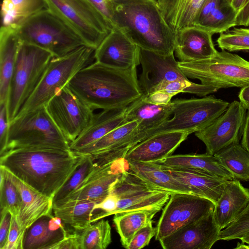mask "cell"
Masks as SVG:
<instances>
[{"mask_svg": "<svg viewBox=\"0 0 249 249\" xmlns=\"http://www.w3.org/2000/svg\"><path fill=\"white\" fill-rule=\"evenodd\" d=\"M86 155L60 149L19 148L0 156V165L38 192L53 199Z\"/></svg>", "mask_w": 249, "mask_h": 249, "instance_id": "6da1fadb", "label": "cell"}, {"mask_svg": "<svg viewBox=\"0 0 249 249\" xmlns=\"http://www.w3.org/2000/svg\"><path fill=\"white\" fill-rule=\"evenodd\" d=\"M67 85L93 110L124 107L142 95L136 68L119 70L96 61L79 70Z\"/></svg>", "mask_w": 249, "mask_h": 249, "instance_id": "7a4b0ae2", "label": "cell"}, {"mask_svg": "<svg viewBox=\"0 0 249 249\" xmlns=\"http://www.w3.org/2000/svg\"><path fill=\"white\" fill-rule=\"evenodd\" d=\"M111 1L114 28L140 48L164 55L174 53L175 33L165 20L157 0Z\"/></svg>", "mask_w": 249, "mask_h": 249, "instance_id": "3957f363", "label": "cell"}, {"mask_svg": "<svg viewBox=\"0 0 249 249\" xmlns=\"http://www.w3.org/2000/svg\"><path fill=\"white\" fill-rule=\"evenodd\" d=\"M171 103L173 117L137 135L130 143L132 147L142 141L161 133L186 131L192 134L201 130L224 113L230 104L214 96L178 99L171 101Z\"/></svg>", "mask_w": 249, "mask_h": 249, "instance_id": "277c9868", "label": "cell"}, {"mask_svg": "<svg viewBox=\"0 0 249 249\" xmlns=\"http://www.w3.org/2000/svg\"><path fill=\"white\" fill-rule=\"evenodd\" d=\"M21 42L32 44L62 56L86 45L80 36L47 8L16 27Z\"/></svg>", "mask_w": 249, "mask_h": 249, "instance_id": "5b68a950", "label": "cell"}, {"mask_svg": "<svg viewBox=\"0 0 249 249\" xmlns=\"http://www.w3.org/2000/svg\"><path fill=\"white\" fill-rule=\"evenodd\" d=\"M53 57L49 52L21 42L11 80L7 102L9 123L33 93Z\"/></svg>", "mask_w": 249, "mask_h": 249, "instance_id": "8992f818", "label": "cell"}, {"mask_svg": "<svg viewBox=\"0 0 249 249\" xmlns=\"http://www.w3.org/2000/svg\"><path fill=\"white\" fill-rule=\"evenodd\" d=\"M70 143L44 106L18 116L9 123L4 154L11 150L26 148L71 150Z\"/></svg>", "mask_w": 249, "mask_h": 249, "instance_id": "52a82bcc", "label": "cell"}, {"mask_svg": "<svg viewBox=\"0 0 249 249\" xmlns=\"http://www.w3.org/2000/svg\"><path fill=\"white\" fill-rule=\"evenodd\" d=\"M178 63L187 78L198 79L217 90L249 85V62L226 50L217 51L208 59Z\"/></svg>", "mask_w": 249, "mask_h": 249, "instance_id": "ba28073f", "label": "cell"}, {"mask_svg": "<svg viewBox=\"0 0 249 249\" xmlns=\"http://www.w3.org/2000/svg\"><path fill=\"white\" fill-rule=\"evenodd\" d=\"M95 50L83 45L64 56L53 57L38 85L17 117L45 106L79 70L93 62Z\"/></svg>", "mask_w": 249, "mask_h": 249, "instance_id": "9c48e42d", "label": "cell"}, {"mask_svg": "<svg viewBox=\"0 0 249 249\" xmlns=\"http://www.w3.org/2000/svg\"><path fill=\"white\" fill-rule=\"evenodd\" d=\"M47 8L70 26L86 45L96 49L111 31L88 0H44Z\"/></svg>", "mask_w": 249, "mask_h": 249, "instance_id": "30bf717a", "label": "cell"}, {"mask_svg": "<svg viewBox=\"0 0 249 249\" xmlns=\"http://www.w3.org/2000/svg\"><path fill=\"white\" fill-rule=\"evenodd\" d=\"M172 193L149 184L129 169L124 171L111 187L110 194L117 199V213L162 208Z\"/></svg>", "mask_w": 249, "mask_h": 249, "instance_id": "8fae6325", "label": "cell"}, {"mask_svg": "<svg viewBox=\"0 0 249 249\" xmlns=\"http://www.w3.org/2000/svg\"><path fill=\"white\" fill-rule=\"evenodd\" d=\"M214 207L212 201L196 195L172 193L156 227L155 239L159 241L197 221Z\"/></svg>", "mask_w": 249, "mask_h": 249, "instance_id": "7c38bea8", "label": "cell"}, {"mask_svg": "<svg viewBox=\"0 0 249 249\" xmlns=\"http://www.w3.org/2000/svg\"><path fill=\"white\" fill-rule=\"evenodd\" d=\"M45 107L54 124L70 142L79 135L93 114V110L67 84L55 93Z\"/></svg>", "mask_w": 249, "mask_h": 249, "instance_id": "4fadbf2b", "label": "cell"}, {"mask_svg": "<svg viewBox=\"0 0 249 249\" xmlns=\"http://www.w3.org/2000/svg\"><path fill=\"white\" fill-rule=\"evenodd\" d=\"M246 112L240 102L234 101L210 125L195 132L196 136L205 144L206 153L214 155L232 144L239 143Z\"/></svg>", "mask_w": 249, "mask_h": 249, "instance_id": "5bb4252c", "label": "cell"}, {"mask_svg": "<svg viewBox=\"0 0 249 249\" xmlns=\"http://www.w3.org/2000/svg\"><path fill=\"white\" fill-rule=\"evenodd\" d=\"M129 169L128 160L124 157L102 165L95 163L78 187L53 207L73 200H91L101 202L110 194L112 186L122 174Z\"/></svg>", "mask_w": 249, "mask_h": 249, "instance_id": "9a60e30c", "label": "cell"}, {"mask_svg": "<svg viewBox=\"0 0 249 249\" xmlns=\"http://www.w3.org/2000/svg\"><path fill=\"white\" fill-rule=\"evenodd\" d=\"M213 210L159 240L161 247L164 249H210L218 241L221 231Z\"/></svg>", "mask_w": 249, "mask_h": 249, "instance_id": "2e32d148", "label": "cell"}, {"mask_svg": "<svg viewBox=\"0 0 249 249\" xmlns=\"http://www.w3.org/2000/svg\"><path fill=\"white\" fill-rule=\"evenodd\" d=\"M140 61L142 71L138 81L143 95L154 92L156 87L164 82L188 79L174 53L164 55L140 48Z\"/></svg>", "mask_w": 249, "mask_h": 249, "instance_id": "e0dca14e", "label": "cell"}, {"mask_svg": "<svg viewBox=\"0 0 249 249\" xmlns=\"http://www.w3.org/2000/svg\"><path fill=\"white\" fill-rule=\"evenodd\" d=\"M140 48L123 32L115 28L95 49L96 61L119 70L137 68L140 65Z\"/></svg>", "mask_w": 249, "mask_h": 249, "instance_id": "ac0fdd59", "label": "cell"}, {"mask_svg": "<svg viewBox=\"0 0 249 249\" xmlns=\"http://www.w3.org/2000/svg\"><path fill=\"white\" fill-rule=\"evenodd\" d=\"M190 134L186 131H173L154 135L133 147L124 158L127 160L159 161L172 155Z\"/></svg>", "mask_w": 249, "mask_h": 249, "instance_id": "d6986e66", "label": "cell"}, {"mask_svg": "<svg viewBox=\"0 0 249 249\" xmlns=\"http://www.w3.org/2000/svg\"><path fill=\"white\" fill-rule=\"evenodd\" d=\"M212 35L196 26L175 33L174 53L179 62H189L210 58L217 53Z\"/></svg>", "mask_w": 249, "mask_h": 249, "instance_id": "ffe728a7", "label": "cell"}, {"mask_svg": "<svg viewBox=\"0 0 249 249\" xmlns=\"http://www.w3.org/2000/svg\"><path fill=\"white\" fill-rule=\"evenodd\" d=\"M4 169L20 194L21 205L16 218L21 231L25 232L40 217L52 213L53 198L38 192Z\"/></svg>", "mask_w": 249, "mask_h": 249, "instance_id": "44dd1931", "label": "cell"}, {"mask_svg": "<svg viewBox=\"0 0 249 249\" xmlns=\"http://www.w3.org/2000/svg\"><path fill=\"white\" fill-rule=\"evenodd\" d=\"M249 203V189L239 180H227L213 210L216 222L221 231L232 223Z\"/></svg>", "mask_w": 249, "mask_h": 249, "instance_id": "7402d4cb", "label": "cell"}, {"mask_svg": "<svg viewBox=\"0 0 249 249\" xmlns=\"http://www.w3.org/2000/svg\"><path fill=\"white\" fill-rule=\"evenodd\" d=\"M126 107L105 109L98 113H93L87 126L73 141L70 142L71 150L76 152L86 147L125 124Z\"/></svg>", "mask_w": 249, "mask_h": 249, "instance_id": "603a6c76", "label": "cell"}, {"mask_svg": "<svg viewBox=\"0 0 249 249\" xmlns=\"http://www.w3.org/2000/svg\"><path fill=\"white\" fill-rule=\"evenodd\" d=\"M160 166L175 178L186 185L193 194L208 198L215 205L228 180L206 172Z\"/></svg>", "mask_w": 249, "mask_h": 249, "instance_id": "cb8c5ba5", "label": "cell"}, {"mask_svg": "<svg viewBox=\"0 0 249 249\" xmlns=\"http://www.w3.org/2000/svg\"><path fill=\"white\" fill-rule=\"evenodd\" d=\"M64 224L52 213L40 217L26 230L23 249H51L67 235Z\"/></svg>", "mask_w": 249, "mask_h": 249, "instance_id": "d4e9b609", "label": "cell"}, {"mask_svg": "<svg viewBox=\"0 0 249 249\" xmlns=\"http://www.w3.org/2000/svg\"><path fill=\"white\" fill-rule=\"evenodd\" d=\"M21 40L16 27L0 29V104H6L9 86Z\"/></svg>", "mask_w": 249, "mask_h": 249, "instance_id": "484cf974", "label": "cell"}, {"mask_svg": "<svg viewBox=\"0 0 249 249\" xmlns=\"http://www.w3.org/2000/svg\"><path fill=\"white\" fill-rule=\"evenodd\" d=\"M155 163L168 167L206 172L228 180L235 179L217 157L207 153L171 155Z\"/></svg>", "mask_w": 249, "mask_h": 249, "instance_id": "4316f807", "label": "cell"}, {"mask_svg": "<svg viewBox=\"0 0 249 249\" xmlns=\"http://www.w3.org/2000/svg\"><path fill=\"white\" fill-rule=\"evenodd\" d=\"M172 114L171 102L167 105H156L147 102L141 95L127 106L125 112V122L127 123L137 121L139 123L138 128L139 134L169 119Z\"/></svg>", "mask_w": 249, "mask_h": 249, "instance_id": "83f0119b", "label": "cell"}, {"mask_svg": "<svg viewBox=\"0 0 249 249\" xmlns=\"http://www.w3.org/2000/svg\"><path fill=\"white\" fill-rule=\"evenodd\" d=\"M204 0H157L165 20L175 33L194 26Z\"/></svg>", "mask_w": 249, "mask_h": 249, "instance_id": "f1b7e54d", "label": "cell"}, {"mask_svg": "<svg viewBox=\"0 0 249 249\" xmlns=\"http://www.w3.org/2000/svg\"><path fill=\"white\" fill-rule=\"evenodd\" d=\"M129 170L153 186L171 193L193 194L190 189L155 162L128 160Z\"/></svg>", "mask_w": 249, "mask_h": 249, "instance_id": "f546056e", "label": "cell"}, {"mask_svg": "<svg viewBox=\"0 0 249 249\" xmlns=\"http://www.w3.org/2000/svg\"><path fill=\"white\" fill-rule=\"evenodd\" d=\"M96 200H73L53 207L54 215L77 231H83L91 223Z\"/></svg>", "mask_w": 249, "mask_h": 249, "instance_id": "4dcf8cb0", "label": "cell"}, {"mask_svg": "<svg viewBox=\"0 0 249 249\" xmlns=\"http://www.w3.org/2000/svg\"><path fill=\"white\" fill-rule=\"evenodd\" d=\"M159 209H145L117 213L113 223L120 235L121 244L126 248L134 235L143 226L152 221Z\"/></svg>", "mask_w": 249, "mask_h": 249, "instance_id": "1f68e13d", "label": "cell"}, {"mask_svg": "<svg viewBox=\"0 0 249 249\" xmlns=\"http://www.w3.org/2000/svg\"><path fill=\"white\" fill-rule=\"evenodd\" d=\"M46 8L44 0H2L0 11L1 26L17 27Z\"/></svg>", "mask_w": 249, "mask_h": 249, "instance_id": "d6a6232c", "label": "cell"}, {"mask_svg": "<svg viewBox=\"0 0 249 249\" xmlns=\"http://www.w3.org/2000/svg\"><path fill=\"white\" fill-rule=\"evenodd\" d=\"M214 155L232 173L235 179L249 181V152L239 143L232 144Z\"/></svg>", "mask_w": 249, "mask_h": 249, "instance_id": "836d02e7", "label": "cell"}, {"mask_svg": "<svg viewBox=\"0 0 249 249\" xmlns=\"http://www.w3.org/2000/svg\"><path fill=\"white\" fill-rule=\"evenodd\" d=\"M237 12L231 4L222 0L202 20L194 26L201 28L212 35L222 33L235 25Z\"/></svg>", "mask_w": 249, "mask_h": 249, "instance_id": "e575fe53", "label": "cell"}, {"mask_svg": "<svg viewBox=\"0 0 249 249\" xmlns=\"http://www.w3.org/2000/svg\"><path fill=\"white\" fill-rule=\"evenodd\" d=\"M111 230L107 220L91 223L80 234L81 249H106L112 241Z\"/></svg>", "mask_w": 249, "mask_h": 249, "instance_id": "d590c367", "label": "cell"}, {"mask_svg": "<svg viewBox=\"0 0 249 249\" xmlns=\"http://www.w3.org/2000/svg\"><path fill=\"white\" fill-rule=\"evenodd\" d=\"M0 210L6 209L17 217L21 205L20 194L8 176L4 168L0 165Z\"/></svg>", "mask_w": 249, "mask_h": 249, "instance_id": "8d00e7d4", "label": "cell"}, {"mask_svg": "<svg viewBox=\"0 0 249 249\" xmlns=\"http://www.w3.org/2000/svg\"><path fill=\"white\" fill-rule=\"evenodd\" d=\"M217 90L213 87L196 84L188 79L164 82L156 87L154 92L163 91L174 96L179 93H189L199 96H205Z\"/></svg>", "mask_w": 249, "mask_h": 249, "instance_id": "74e56055", "label": "cell"}, {"mask_svg": "<svg viewBox=\"0 0 249 249\" xmlns=\"http://www.w3.org/2000/svg\"><path fill=\"white\" fill-rule=\"evenodd\" d=\"M95 165V163L91 156L86 155L81 164L54 196L53 199V205L61 202L75 190Z\"/></svg>", "mask_w": 249, "mask_h": 249, "instance_id": "f35d334b", "label": "cell"}, {"mask_svg": "<svg viewBox=\"0 0 249 249\" xmlns=\"http://www.w3.org/2000/svg\"><path fill=\"white\" fill-rule=\"evenodd\" d=\"M217 43L222 50L249 52V29L234 28L222 32Z\"/></svg>", "mask_w": 249, "mask_h": 249, "instance_id": "ab89813d", "label": "cell"}, {"mask_svg": "<svg viewBox=\"0 0 249 249\" xmlns=\"http://www.w3.org/2000/svg\"><path fill=\"white\" fill-rule=\"evenodd\" d=\"M249 232V203L236 218L219 233L218 241L240 239Z\"/></svg>", "mask_w": 249, "mask_h": 249, "instance_id": "60d3db41", "label": "cell"}, {"mask_svg": "<svg viewBox=\"0 0 249 249\" xmlns=\"http://www.w3.org/2000/svg\"><path fill=\"white\" fill-rule=\"evenodd\" d=\"M152 221L142 227L133 236L127 249H141L148 246L151 239L156 234V228L152 225Z\"/></svg>", "mask_w": 249, "mask_h": 249, "instance_id": "b9f144b4", "label": "cell"}, {"mask_svg": "<svg viewBox=\"0 0 249 249\" xmlns=\"http://www.w3.org/2000/svg\"><path fill=\"white\" fill-rule=\"evenodd\" d=\"M25 233L21 231L16 217L12 215L10 230L3 249H23Z\"/></svg>", "mask_w": 249, "mask_h": 249, "instance_id": "7bdbcfd3", "label": "cell"}, {"mask_svg": "<svg viewBox=\"0 0 249 249\" xmlns=\"http://www.w3.org/2000/svg\"><path fill=\"white\" fill-rule=\"evenodd\" d=\"M9 123L7 117L6 104H0V156L6 150Z\"/></svg>", "mask_w": 249, "mask_h": 249, "instance_id": "ee69618b", "label": "cell"}, {"mask_svg": "<svg viewBox=\"0 0 249 249\" xmlns=\"http://www.w3.org/2000/svg\"><path fill=\"white\" fill-rule=\"evenodd\" d=\"M106 20L111 30L113 24V9L111 0H88Z\"/></svg>", "mask_w": 249, "mask_h": 249, "instance_id": "f6af8a7d", "label": "cell"}, {"mask_svg": "<svg viewBox=\"0 0 249 249\" xmlns=\"http://www.w3.org/2000/svg\"><path fill=\"white\" fill-rule=\"evenodd\" d=\"M232 6L237 12L236 26L249 25V0H232Z\"/></svg>", "mask_w": 249, "mask_h": 249, "instance_id": "bcb514c9", "label": "cell"}, {"mask_svg": "<svg viewBox=\"0 0 249 249\" xmlns=\"http://www.w3.org/2000/svg\"><path fill=\"white\" fill-rule=\"evenodd\" d=\"M12 214L6 209L0 210V249L4 247L10 230Z\"/></svg>", "mask_w": 249, "mask_h": 249, "instance_id": "7dc6e473", "label": "cell"}, {"mask_svg": "<svg viewBox=\"0 0 249 249\" xmlns=\"http://www.w3.org/2000/svg\"><path fill=\"white\" fill-rule=\"evenodd\" d=\"M51 249H81L80 234L77 232L68 233Z\"/></svg>", "mask_w": 249, "mask_h": 249, "instance_id": "c3c4849f", "label": "cell"}, {"mask_svg": "<svg viewBox=\"0 0 249 249\" xmlns=\"http://www.w3.org/2000/svg\"><path fill=\"white\" fill-rule=\"evenodd\" d=\"M147 102L159 105H164L169 104L173 95L163 91H156L148 95H142Z\"/></svg>", "mask_w": 249, "mask_h": 249, "instance_id": "681fc988", "label": "cell"}, {"mask_svg": "<svg viewBox=\"0 0 249 249\" xmlns=\"http://www.w3.org/2000/svg\"><path fill=\"white\" fill-rule=\"evenodd\" d=\"M242 133V146L249 152V109H247Z\"/></svg>", "mask_w": 249, "mask_h": 249, "instance_id": "f907efd6", "label": "cell"}, {"mask_svg": "<svg viewBox=\"0 0 249 249\" xmlns=\"http://www.w3.org/2000/svg\"><path fill=\"white\" fill-rule=\"evenodd\" d=\"M238 96L242 106L247 110L249 109V85L241 88Z\"/></svg>", "mask_w": 249, "mask_h": 249, "instance_id": "816d5d0a", "label": "cell"}, {"mask_svg": "<svg viewBox=\"0 0 249 249\" xmlns=\"http://www.w3.org/2000/svg\"><path fill=\"white\" fill-rule=\"evenodd\" d=\"M240 239L242 243L247 244L249 245V232L243 236Z\"/></svg>", "mask_w": 249, "mask_h": 249, "instance_id": "f5cc1de1", "label": "cell"}, {"mask_svg": "<svg viewBox=\"0 0 249 249\" xmlns=\"http://www.w3.org/2000/svg\"><path fill=\"white\" fill-rule=\"evenodd\" d=\"M245 243H238V244L237 245V247L235 248V249H245V248H249V245L246 246L245 245Z\"/></svg>", "mask_w": 249, "mask_h": 249, "instance_id": "db71d44e", "label": "cell"}, {"mask_svg": "<svg viewBox=\"0 0 249 249\" xmlns=\"http://www.w3.org/2000/svg\"><path fill=\"white\" fill-rule=\"evenodd\" d=\"M224 0L227 1L228 3H230L231 4V2H232V0Z\"/></svg>", "mask_w": 249, "mask_h": 249, "instance_id": "11a10c76", "label": "cell"}]
</instances>
